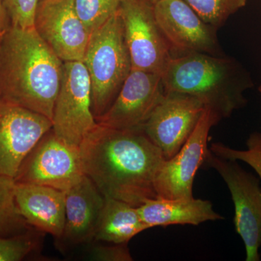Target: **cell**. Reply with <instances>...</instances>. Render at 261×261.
Returning <instances> with one entry per match:
<instances>
[{
    "label": "cell",
    "mask_w": 261,
    "mask_h": 261,
    "mask_svg": "<svg viewBox=\"0 0 261 261\" xmlns=\"http://www.w3.org/2000/svg\"><path fill=\"white\" fill-rule=\"evenodd\" d=\"M132 69L162 75L172 53L160 29L151 0H123L119 8Z\"/></svg>",
    "instance_id": "cell-8"
},
{
    "label": "cell",
    "mask_w": 261,
    "mask_h": 261,
    "mask_svg": "<svg viewBox=\"0 0 261 261\" xmlns=\"http://www.w3.org/2000/svg\"><path fill=\"white\" fill-rule=\"evenodd\" d=\"M142 221L149 228L171 225L198 226L206 221L224 219L208 200L191 198L150 199L137 207Z\"/></svg>",
    "instance_id": "cell-17"
},
{
    "label": "cell",
    "mask_w": 261,
    "mask_h": 261,
    "mask_svg": "<svg viewBox=\"0 0 261 261\" xmlns=\"http://www.w3.org/2000/svg\"><path fill=\"white\" fill-rule=\"evenodd\" d=\"M84 175L80 147L65 143L51 129L24 159L14 179L65 192Z\"/></svg>",
    "instance_id": "cell-7"
},
{
    "label": "cell",
    "mask_w": 261,
    "mask_h": 261,
    "mask_svg": "<svg viewBox=\"0 0 261 261\" xmlns=\"http://www.w3.org/2000/svg\"><path fill=\"white\" fill-rule=\"evenodd\" d=\"M41 0H3L10 25L34 28V18Z\"/></svg>",
    "instance_id": "cell-23"
},
{
    "label": "cell",
    "mask_w": 261,
    "mask_h": 261,
    "mask_svg": "<svg viewBox=\"0 0 261 261\" xmlns=\"http://www.w3.org/2000/svg\"><path fill=\"white\" fill-rule=\"evenodd\" d=\"M206 23L221 28L231 15L243 8L247 0H183Z\"/></svg>",
    "instance_id": "cell-19"
},
{
    "label": "cell",
    "mask_w": 261,
    "mask_h": 261,
    "mask_svg": "<svg viewBox=\"0 0 261 261\" xmlns=\"http://www.w3.org/2000/svg\"><path fill=\"white\" fill-rule=\"evenodd\" d=\"M51 122L57 137L76 147L97 127L92 110L90 80L83 62L63 63Z\"/></svg>",
    "instance_id": "cell-6"
},
{
    "label": "cell",
    "mask_w": 261,
    "mask_h": 261,
    "mask_svg": "<svg viewBox=\"0 0 261 261\" xmlns=\"http://www.w3.org/2000/svg\"><path fill=\"white\" fill-rule=\"evenodd\" d=\"M77 14L92 34L118 12L123 0H73Z\"/></svg>",
    "instance_id": "cell-21"
},
{
    "label": "cell",
    "mask_w": 261,
    "mask_h": 261,
    "mask_svg": "<svg viewBox=\"0 0 261 261\" xmlns=\"http://www.w3.org/2000/svg\"><path fill=\"white\" fill-rule=\"evenodd\" d=\"M15 203L27 224L61 239L65 222V192L53 187L16 183Z\"/></svg>",
    "instance_id": "cell-16"
},
{
    "label": "cell",
    "mask_w": 261,
    "mask_h": 261,
    "mask_svg": "<svg viewBox=\"0 0 261 261\" xmlns=\"http://www.w3.org/2000/svg\"><path fill=\"white\" fill-rule=\"evenodd\" d=\"M151 1H152V3H153V4H154V3H155L156 2L158 1V0H151Z\"/></svg>",
    "instance_id": "cell-28"
},
{
    "label": "cell",
    "mask_w": 261,
    "mask_h": 261,
    "mask_svg": "<svg viewBox=\"0 0 261 261\" xmlns=\"http://www.w3.org/2000/svg\"><path fill=\"white\" fill-rule=\"evenodd\" d=\"M34 28L63 63L83 62L91 33L77 14L73 0H41Z\"/></svg>",
    "instance_id": "cell-12"
},
{
    "label": "cell",
    "mask_w": 261,
    "mask_h": 261,
    "mask_svg": "<svg viewBox=\"0 0 261 261\" xmlns=\"http://www.w3.org/2000/svg\"><path fill=\"white\" fill-rule=\"evenodd\" d=\"M63 62L35 29L10 27L0 36V99L53 119Z\"/></svg>",
    "instance_id": "cell-2"
},
{
    "label": "cell",
    "mask_w": 261,
    "mask_h": 261,
    "mask_svg": "<svg viewBox=\"0 0 261 261\" xmlns=\"http://www.w3.org/2000/svg\"><path fill=\"white\" fill-rule=\"evenodd\" d=\"M83 63L96 120L112 105L132 69L119 10L91 34Z\"/></svg>",
    "instance_id": "cell-4"
},
{
    "label": "cell",
    "mask_w": 261,
    "mask_h": 261,
    "mask_svg": "<svg viewBox=\"0 0 261 261\" xmlns=\"http://www.w3.org/2000/svg\"><path fill=\"white\" fill-rule=\"evenodd\" d=\"M258 91H259V92H260V95H261V84L260 85V87H259Z\"/></svg>",
    "instance_id": "cell-27"
},
{
    "label": "cell",
    "mask_w": 261,
    "mask_h": 261,
    "mask_svg": "<svg viewBox=\"0 0 261 261\" xmlns=\"http://www.w3.org/2000/svg\"><path fill=\"white\" fill-rule=\"evenodd\" d=\"M51 128L47 117L0 100V176L15 178L24 159Z\"/></svg>",
    "instance_id": "cell-13"
},
{
    "label": "cell",
    "mask_w": 261,
    "mask_h": 261,
    "mask_svg": "<svg viewBox=\"0 0 261 261\" xmlns=\"http://www.w3.org/2000/svg\"><path fill=\"white\" fill-rule=\"evenodd\" d=\"M15 188L14 178L0 176V236L20 231L27 224L15 203Z\"/></svg>",
    "instance_id": "cell-20"
},
{
    "label": "cell",
    "mask_w": 261,
    "mask_h": 261,
    "mask_svg": "<svg viewBox=\"0 0 261 261\" xmlns=\"http://www.w3.org/2000/svg\"><path fill=\"white\" fill-rule=\"evenodd\" d=\"M165 92L189 94L200 99L219 118H228L247 103L250 74L236 60L200 53L173 56L161 75Z\"/></svg>",
    "instance_id": "cell-3"
},
{
    "label": "cell",
    "mask_w": 261,
    "mask_h": 261,
    "mask_svg": "<svg viewBox=\"0 0 261 261\" xmlns=\"http://www.w3.org/2000/svg\"><path fill=\"white\" fill-rule=\"evenodd\" d=\"M154 13L172 56L189 53L225 56L218 29L204 22L183 0H158Z\"/></svg>",
    "instance_id": "cell-11"
},
{
    "label": "cell",
    "mask_w": 261,
    "mask_h": 261,
    "mask_svg": "<svg viewBox=\"0 0 261 261\" xmlns=\"http://www.w3.org/2000/svg\"><path fill=\"white\" fill-rule=\"evenodd\" d=\"M92 245L89 249L88 257L97 261H132L133 260L127 244Z\"/></svg>",
    "instance_id": "cell-25"
},
{
    "label": "cell",
    "mask_w": 261,
    "mask_h": 261,
    "mask_svg": "<svg viewBox=\"0 0 261 261\" xmlns=\"http://www.w3.org/2000/svg\"><path fill=\"white\" fill-rule=\"evenodd\" d=\"M164 94L161 75L132 69L112 105L96 121L114 129L141 128Z\"/></svg>",
    "instance_id": "cell-14"
},
{
    "label": "cell",
    "mask_w": 261,
    "mask_h": 261,
    "mask_svg": "<svg viewBox=\"0 0 261 261\" xmlns=\"http://www.w3.org/2000/svg\"><path fill=\"white\" fill-rule=\"evenodd\" d=\"M247 149L231 148L221 142L211 144L210 150L220 158L231 161H240L248 164L255 170L261 180V133L253 132L246 142Z\"/></svg>",
    "instance_id": "cell-22"
},
{
    "label": "cell",
    "mask_w": 261,
    "mask_h": 261,
    "mask_svg": "<svg viewBox=\"0 0 261 261\" xmlns=\"http://www.w3.org/2000/svg\"><path fill=\"white\" fill-rule=\"evenodd\" d=\"M0 100H1V99H0Z\"/></svg>",
    "instance_id": "cell-29"
},
{
    "label": "cell",
    "mask_w": 261,
    "mask_h": 261,
    "mask_svg": "<svg viewBox=\"0 0 261 261\" xmlns=\"http://www.w3.org/2000/svg\"><path fill=\"white\" fill-rule=\"evenodd\" d=\"M65 222L61 240L70 245L94 240L106 197L87 175L65 192Z\"/></svg>",
    "instance_id": "cell-15"
},
{
    "label": "cell",
    "mask_w": 261,
    "mask_h": 261,
    "mask_svg": "<svg viewBox=\"0 0 261 261\" xmlns=\"http://www.w3.org/2000/svg\"><path fill=\"white\" fill-rule=\"evenodd\" d=\"M106 197L94 241L127 244L148 226L142 221L137 207L123 201Z\"/></svg>",
    "instance_id": "cell-18"
},
{
    "label": "cell",
    "mask_w": 261,
    "mask_h": 261,
    "mask_svg": "<svg viewBox=\"0 0 261 261\" xmlns=\"http://www.w3.org/2000/svg\"><path fill=\"white\" fill-rule=\"evenodd\" d=\"M35 246V242L28 234L0 236V261L23 260Z\"/></svg>",
    "instance_id": "cell-24"
},
{
    "label": "cell",
    "mask_w": 261,
    "mask_h": 261,
    "mask_svg": "<svg viewBox=\"0 0 261 261\" xmlns=\"http://www.w3.org/2000/svg\"><path fill=\"white\" fill-rule=\"evenodd\" d=\"M80 152L84 173L105 197L135 207L158 198L154 182L166 159L141 128L114 129L98 123Z\"/></svg>",
    "instance_id": "cell-1"
},
{
    "label": "cell",
    "mask_w": 261,
    "mask_h": 261,
    "mask_svg": "<svg viewBox=\"0 0 261 261\" xmlns=\"http://www.w3.org/2000/svg\"><path fill=\"white\" fill-rule=\"evenodd\" d=\"M220 121L211 110L205 108L191 135L180 150L160 168L154 187L160 198L184 199L193 197L196 173L203 166L209 151V133Z\"/></svg>",
    "instance_id": "cell-9"
},
{
    "label": "cell",
    "mask_w": 261,
    "mask_h": 261,
    "mask_svg": "<svg viewBox=\"0 0 261 261\" xmlns=\"http://www.w3.org/2000/svg\"><path fill=\"white\" fill-rule=\"evenodd\" d=\"M203 166L214 168L227 185L233 205V224L246 251V261H259L261 246L260 181L244 170L237 161L220 158L209 149Z\"/></svg>",
    "instance_id": "cell-5"
},
{
    "label": "cell",
    "mask_w": 261,
    "mask_h": 261,
    "mask_svg": "<svg viewBox=\"0 0 261 261\" xmlns=\"http://www.w3.org/2000/svg\"><path fill=\"white\" fill-rule=\"evenodd\" d=\"M10 20L5 9L3 0H0V36L10 27Z\"/></svg>",
    "instance_id": "cell-26"
},
{
    "label": "cell",
    "mask_w": 261,
    "mask_h": 261,
    "mask_svg": "<svg viewBox=\"0 0 261 261\" xmlns=\"http://www.w3.org/2000/svg\"><path fill=\"white\" fill-rule=\"evenodd\" d=\"M205 109L193 96L165 92L141 129L169 160L188 140Z\"/></svg>",
    "instance_id": "cell-10"
}]
</instances>
